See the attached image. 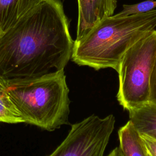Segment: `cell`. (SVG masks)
Segmentation results:
<instances>
[{
    "mask_svg": "<svg viewBox=\"0 0 156 156\" xmlns=\"http://www.w3.org/2000/svg\"><path fill=\"white\" fill-rule=\"evenodd\" d=\"M78 21L75 41L81 39L106 17L114 15L117 0H77Z\"/></svg>",
    "mask_w": 156,
    "mask_h": 156,
    "instance_id": "cell-6",
    "label": "cell"
},
{
    "mask_svg": "<svg viewBox=\"0 0 156 156\" xmlns=\"http://www.w3.org/2000/svg\"><path fill=\"white\" fill-rule=\"evenodd\" d=\"M156 27V9L147 13L101 21L81 39L74 41L72 60L99 70H117L126 52Z\"/></svg>",
    "mask_w": 156,
    "mask_h": 156,
    "instance_id": "cell-2",
    "label": "cell"
},
{
    "mask_svg": "<svg viewBox=\"0 0 156 156\" xmlns=\"http://www.w3.org/2000/svg\"><path fill=\"white\" fill-rule=\"evenodd\" d=\"M107 156H124V155H123L120 148L116 147L115 149L112 150V152Z\"/></svg>",
    "mask_w": 156,
    "mask_h": 156,
    "instance_id": "cell-14",
    "label": "cell"
},
{
    "mask_svg": "<svg viewBox=\"0 0 156 156\" xmlns=\"http://www.w3.org/2000/svg\"><path fill=\"white\" fill-rule=\"evenodd\" d=\"M118 137L124 156H148L143 138L130 121L119 129Z\"/></svg>",
    "mask_w": 156,
    "mask_h": 156,
    "instance_id": "cell-9",
    "label": "cell"
},
{
    "mask_svg": "<svg viewBox=\"0 0 156 156\" xmlns=\"http://www.w3.org/2000/svg\"><path fill=\"white\" fill-rule=\"evenodd\" d=\"M154 9H156V0H146L131 5L124 4L122 10L115 14V15L116 16H126L147 13Z\"/></svg>",
    "mask_w": 156,
    "mask_h": 156,
    "instance_id": "cell-11",
    "label": "cell"
},
{
    "mask_svg": "<svg viewBox=\"0 0 156 156\" xmlns=\"http://www.w3.org/2000/svg\"><path fill=\"white\" fill-rule=\"evenodd\" d=\"M5 80L8 93L25 123L48 131L68 124L70 101L64 69Z\"/></svg>",
    "mask_w": 156,
    "mask_h": 156,
    "instance_id": "cell-3",
    "label": "cell"
},
{
    "mask_svg": "<svg viewBox=\"0 0 156 156\" xmlns=\"http://www.w3.org/2000/svg\"><path fill=\"white\" fill-rule=\"evenodd\" d=\"M115 118L91 115L71 126L62 143L49 156H104L115 129Z\"/></svg>",
    "mask_w": 156,
    "mask_h": 156,
    "instance_id": "cell-5",
    "label": "cell"
},
{
    "mask_svg": "<svg viewBox=\"0 0 156 156\" xmlns=\"http://www.w3.org/2000/svg\"><path fill=\"white\" fill-rule=\"evenodd\" d=\"M128 111L129 121L141 136L156 141V104L149 102Z\"/></svg>",
    "mask_w": 156,
    "mask_h": 156,
    "instance_id": "cell-8",
    "label": "cell"
},
{
    "mask_svg": "<svg viewBox=\"0 0 156 156\" xmlns=\"http://www.w3.org/2000/svg\"><path fill=\"white\" fill-rule=\"evenodd\" d=\"M149 102L156 104V56L150 79Z\"/></svg>",
    "mask_w": 156,
    "mask_h": 156,
    "instance_id": "cell-12",
    "label": "cell"
},
{
    "mask_svg": "<svg viewBox=\"0 0 156 156\" xmlns=\"http://www.w3.org/2000/svg\"><path fill=\"white\" fill-rule=\"evenodd\" d=\"M156 56V30L133 44L123 55L116 70L117 99L127 110L149 102L150 79Z\"/></svg>",
    "mask_w": 156,
    "mask_h": 156,
    "instance_id": "cell-4",
    "label": "cell"
},
{
    "mask_svg": "<svg viewBox=\"0 0 156 156\" xmlns=\"http://www.w3.org/2000/svg\"><path fill=\"white\" fill-rule=\"evenodd\" d=\"M74 41L60 0H43L0 35V77L40 76L64 69Z\"/></svg>",
    "mask_w": 156,
    "mask_h": 156,
    "instance_id": "cell-1",
    "label": "cell"
},
{
    "mask_svg": "<svg viewBox=\"0 0 156 156\" xmlns=\"http://www.w3.org/2000/svg\"><path fill=\"white\" fill-rule=\"evenodd\" d=\"M142 138L143 139L148 156H156V141L146 137Z\"/></svg>",
    "mask_w": 156,
    "mask_h": 156,
    "instance_id": "cell-13",
    "label": "cell"
},
{
    "mask_svg": "<svg viewBox=\"0 0 156 156\" xmlns=\"http://www.w3.org/2000/svg\"><path fill=\"white\" fill-rule=\"evenodd\" d=\"M43 0H0V35Z\"/></svg>",
    "mask_w": 156,
    "mask_h": 156,
    "instance_id": "cell-7",
    "label": "cell"
},
{
    "mask_svg": "<svg viewBox=\"0 0 156 156\" xmlns=\"http://www.w3.org/2000/svg\"><path fill=\"white\" fill-rule=\"evenodd\" d=\"M0 122L18 124L24 120L9 95L6 80L0 77Z\"/></svg>",
    "mask_w": 156,
    "mask_h": 156,
    "instance_id": "cell-10",
    "label": "cell"
}]
</instances>
